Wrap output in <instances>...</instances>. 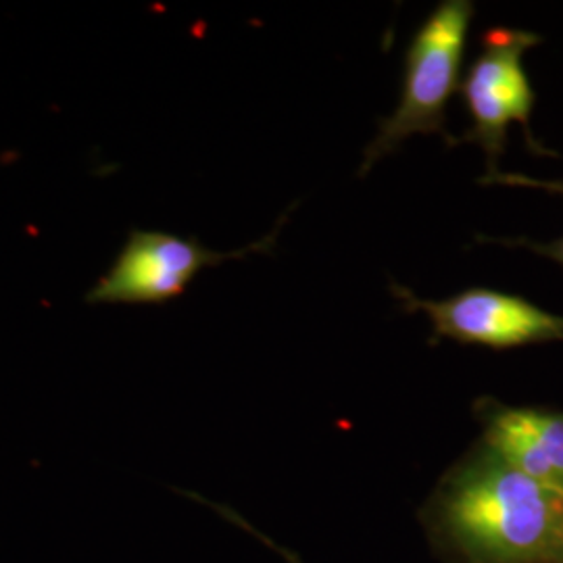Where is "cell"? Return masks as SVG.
I'll list each match as a JSON object with an SVG mask.
<instances>
[{"mask_svg": "<svg viewBox=\"0 0 563 563\" xmlns=\"http://www.w3.org/2000/svg\"><path fill=\"white\" fill-rule=\"evenodd\" d=\"M441 509L446 532L474 562H558L562 555V497L486 443L457 467Z\"/></svg>", "mask_w": 563, "mask_h": 563, "instance_id": "obj_1", "label": "cell"}, {"mask_svg": "<svg viewBox=\"0 0 563 563\" xmlns=\"http://www.w3.org/2000/svg\"><path fill=\"white\" fill-rule=\"evenodd\" d=\"M472 18L474 2L444 0L420 25L405 57L401 101L393 115L380 121L376 139L367 144L360 176H365L374 163L393 153L409 136H446L444 113L460 86Z\"/></svg>", "mask_w": 563, "mask_h": 563, "instance_id": "obj_2", "label": "cell"}, {"mask_svg": "<svg viewBox=\"0 0 563 563\" xmlns=\"http://www.w3.org/2000/svg\"><path fill=\"white\" fill-rule=\"evenodd\" d=\"M483 48L470 65L463 78L462 92L465 111L472 128L463 142L483 146L488 178L495 180L497 162L504 155L507 130L511 123H522L528 144L541 151L530 136V113L534 92L523 69V55L541 42V36L514 27H493L483 34Z\"/></svg>", "mask_w": 563, "mask_h": 563, "instance_id": "obj_3", "label": "cell"}, {"mask_svg": "<svg viewBox=\"0 0 563 563\" xmlns=\"http://www.w3.org/2000/svg\"><path fill=\"white\" fill-rule=\"evenodd\" d=\"M282 222L263 241L242 246L239 251L220 253L205 246L197 239H181L155 230H132L128 241L88 295V305H142L163 302L184 295L188 284L205 267H213L230 260H242L251 253H269Z\"/></svg>", "mask_w": 563, "mask_h": 563, "instance_id": "obj_4", "label": "cell"}, {"mask_svg": "<svg viewBox=\"0 0 563 563\" xmlns=\"http://www.w3.org/2000/svg\"><path fill=\"white\" fill-rule=\"evenodd\" d=\"M393 292L407 311H422L430 318L437 339L488 349L563 341V316L499 290L470 288L443 301L420 299L397 284Z\"/></svg>", "mask_w": 563, "mask_h": 563, "instance_id": "obj_5", "label": "cell"}, {"mask_svg": "<svg viewBox=\"0 0 563 563\" xmlns=\"http://www.w3.org/2000/svg\"><path fill=\"white\" fill-rule=\"evenodd\" d=\"M484 443L563 499V413L486 402Z\"/></svg>", "mask_w": 563, "mask_h": 563, "instance_id": "obj_6", "label": "cell"}, {"mask_svg": "<svg viewBox=\"0 0 563 563\" xmlns=\"http://www.w3.org/2000/svg\"><path fill=\"white\" fill-rule=\"evenodd\" d=\"M516 244L528 246L530 251L543 255L547 260H553V262L560 263L563 267V236L558 239V241L551 242L516 241Z\"/></svg>", "mask_w": 563, "mask_h": 563, "instance_id": "obj_7", "label": "cell"}, {"mask_svg": "<svg viewBox=\"0 0 563 563\" xmlns=\"http://www.w3.org/2000/svg\"><path fill=\"white\" fill-rule=\"evenodd\" d=\"M284 558H288V560H290V563H297V560H295V558H292V555H290L288 551H284Z\"/></svg>", "mask_w": 563, "mask_h": 563, "instance_id": "obj_8", "label": "cell"}, {"mask_svg": "<svg viewBox=\"0 0 563 563\" xmlns=\"http://www.w3.org/2000/svg\"><path fill=\"white\" fill-rule=\"evenodd\" d=\"M555 563H563V549H562V555H560V560H558V562Z\"/></svg>", "mask_w": 563, "mask_h": 563, "instance_id": "obj_9", "label": "cell"}, {"mask_svg": "<svg viewBox=\"0 0 563 563\" xmlns=\"http://www.w3.org/2000/svg\"><path fill=\"white\" fill-rule=\"evenodd\" d=\"M555 188H560V190H563V186H555Z\"/></svg>", "mask_w": 563, "mask_h": 563, "instance_id": "obj_10", "label": "cell"}]
</instances>
